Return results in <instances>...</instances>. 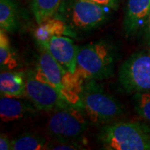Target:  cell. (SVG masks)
Wrapping results in <instances>:
<instances>
[{"label":"cell","instance_id":"8992f818","mask_svg":"<svg viewBox=\"0 0 150 150\" xmlns=\"http://www.w3.org/2000/svg\"><path fill=\"white\" fill-rule=\"evenodd\" d=\"M26 97L37 109L43 111H52L72 105L57 88L36 78L33 71L26 74Z\"/></svg>","mask_w":150,"mask_h":150},{"label":"cell","instance_id":"5b68a950","mask_svg":"<svg viewBox=\"0 0 150 150\" xmlns=\"http://www.w3.org/2000/svg\"><path fill=\"white\" fill-rule=\"evenodd\" d=\"M87 128L84 115L74 105L56 109L47 124L49 134L61 141H74L83 135Z\"/></svg>","mask_w":150,"mask_h":150},{"label":"cell","instance_id":"7c38bea8","mask_svg":"<svg viewBox=\"0 0 150 150\" xmlns=\"http://www.w3.org/2000/svg\"><path fill=\"white\" fill-rule=\"evenodd\" d=\"M2 96L26 97V74L21 71H4L0 74Z\"/></svg>","mask_w":150,"mask_h":150},{"label":"cell","instance_id":"8fae6325","mask_svg":"<svg viewBox=\"0 0 150 150\" xmlns=\"http://www.w3.org/2000/svg\"><path fill=\"white\" fill-rule=\"evenodd\" d=\"M32 104L21 99V98L2 96L0 99V116L2 121L7 123L24 118L33 111Z\"/></svg>","mask_w":150,"mask_h":150},{"label":"cell","instance_id":"e0dca14e","mask_svg":"<svg viewBox=\"0 0 150 150\" xmlns=\"http://www.w3.org/2000/svg\"><path fill=\"white\" fill-rule=\"evenodd\" d=\"M12 150L48 149V144L44 138L38 135H22L12 140Z\"/></svg>","mask_w":150,"mask_h":150},{"label":"cell","instance_id":"5bb4252c","mask_svg":"<svg viewBox=\"0 0 150 150\" xmlns=\"http://www.w3.org/2000/svg\"><path fill=\"white\" fill-rule=\"evenodd\" d=\"M18 26V11L13 0H0V28L5 32L14 31Z\"/></svg>","mask_w":150,"mask_h":150},{"label":"cell","instance_id":"6da1fadb","mask_svg":"<svg viewBox=\"0 0 150 150\" xmlns=\"http://www.w3.org/2000/svg\"><path fill=\"white\" fill-rule=\"evenodd\" d=\"M98 139L104 149H150V129L139 122L108 123L101 129Z\"/></svg>","mask_w":150,"mask_h":150},{"label":"cell","instance_id":"4fadbf2b","mask_svg":"<svg viewBox=\"0 0 150 150\" xmlns=\"http://www.w3.org/2000/svg\"><path fill=\"white\" fill-rule=\"evenodd\" d=\"M70 32L64 22L57 18H49L38 24L33 35L38 44L48 41L54 36L69 35Z\"/></svg>","mask_w":150,"mask_h":150},{"label":"cell","instance_id":"52a82bcc","mask_svg":"<svg viewBox=\"0 0 150 150\" xmlns=\"http://www.w3.org/2000/svg\"><path fill=\"white\" fill-rule=\"evenodd\" d=\"M68 71L59 64L46 49L42 48L34 74L40 80L45 81L57 88L67 102L77 106L79 102V96L71 93L65 86V77Z\"/></svg>","mask_w":150,"mask_h":150},{"label":"cell","instance_id":"ba28073f","mask_svg":"<svg viewBox=\"0 0 150 150\" xmlns=\"http://www.w3.org/2000/svg\"><path fill=\"white\" fill-rule=\"evenodd\" d=\"M108 8L88 0H74L71 4V23L81 30L98 27L107 20Z\"/></svg>","mask_w":150,"mask_h":150},{"label":"cell","instance_id":"9a60e30c","mask_svg":"<svg viewBox=\"0 0 150 150\" xmlns=\"http://www.w3.org/2000/svg\"><path fill=\"white\" fill-rule=\"evenodd\" d=\"M62 0H32L31 8L37 23L55 15Z\"/></svg>","mask_w":150,"mask_h":150},{"label":"cell","instance_id":"7a4b0ae2","mask_svg":"<svg viewBox=\"0 0 150 150\" xmlns=\"http://www.w3.org/2000/svg\"><path fill=\"white\" fill-rule=\"evenodd\" d=\"M79 93L77 107L84 112L92 123H109L123 113V106L118 100L97 84L93 79H88Z\"/></svg>","mask_w":150,"mask_h":150},{"label":"cell","instance_id":"d6986e66","mask_svg":"<svg viewBox=\"0 0 150 150\" xmlns=\"http://www.w3.org/2000/svg\"><path fill=\"white\" fill-rule=\"evenodd\" d=\"M58 142L54 144L48 145V149L67 150V149H80V145L75 144L74 141H61L57 140Z\"/></svg>","mask_w":150,"mask_h":150},{"label":"cell","instance_id":"44dd1931","mask_svg":"<svg viewBox=\"0 0 150 150\" xmlns=\"http://www.w3.org/2000/svg\"><path fill=\"white\" fill-rule=\"evenodd\" d=\"M12 146V140H10L6 135L1 134L0 136V149L9 150Z\"/></svg>","mask_w":150,"mask_h":150},{"label":"cell","instance_id":"ffe728a7","mask_svg":"<svg viewBox=\"0 0 150 150\" xmlns=\"http://www.w3.org/2000/svg\"><path fill=\"white\" fill-rule=\"evenodd\" d=\"M88 1H90L93 3L100 4L103 7H106L108 9L116 10L118 8L120 0H88Z\"/></svg>","mask_w":150,"mask_h":150},{"label":"cell","instance_id":"30bf717a","mask_svg":"<svg viewBox=\"0 0 150 150\" xmlns=\"http://www.w3.org/2000/svg\"><path fill=\"white\" fill-rule=\"evenodd\" d=\"M150 14V0H128L123 28L127 37L144 28Z\"/></svg>","mask_w":150,"mask_h":150},{"label":"cell","instance_id":"ac0fdd59","mask_svg":"<svg viewBox=\"0 0 150 150\" xmlns=\"http://www.w3.org/2000/svg\"><path fill=\"white\" fill-rule=\"evenodd\" d=\"M134 102V109L138 115L150 123V90L135 93Z\"/></svg>","mask_w":150,"mask_h":150},{"label":"cell","instance_id":"277c9868","mask_svg":"<svg viewBox=\"0 0 150 150\" xmlns=\"http://www.w3.org/2000/svg\"><path fill=\"white\" fill-rule=\"evenodd\" d=\"M118 82L129 93L150 90V53L139 51L130 55L119 68Z\"/></svg>","mask_w":150,"mask_h":150},{"label":"cell","instance_id":"3957f363","mask_svg":"<svg viewBox=\"0 0 150 150\" xmlns=\"http://www.w3.org/2000/svg\"><path fill=\"white\" fill-rule=\"evenodd\" d=\"M115 49L107 41L88 43L79 48L75 73L83 79H104L113 73Z\"/></svg>","mask_w":150,"mask_h":150},{"label":"cell","instance_id":"2e32d148","mask_svg":"<svg viewBox=\"0 0 150 150\" xmlns=\"http://www.w3.org/2000/svg\"><path fill=\"white\" fill-rule=\"evenodd\" d=\"M18 64L16 54L12 48L5 31L0 30V65L2 69L12 70Z\"/></svg>","mask_w":150,"mask_h":150},{"label":"cell","instance_id":"9c48e42d","mask_svg":"<svg viewBox=\"0 0 150 150\" xmlns=\"http://www.w3.org/2000/svg\"><path fill=\"white\" fill-rule=\"evenodd\" d=\"M46 49L66 71L74 74L77 69L79 47L66 36H54L48 41L39 44Z\"/></svg>","mask_w":150,"mask_h":150},{"label":"cell","instance_id":"7402d4cb","mask_svg":"<svg viewBox=\"0 0 150 150\" xmlns=\"http://www.w3.org/2000/svg\"><path fill=\"white\" fill-rule=\"evenodd\" d=\"M144 28H145V33H146V36H147V38H149V40L150 41V14Z\"/></svg>","mask_w":150,"mask_h":150}]
</instances>
